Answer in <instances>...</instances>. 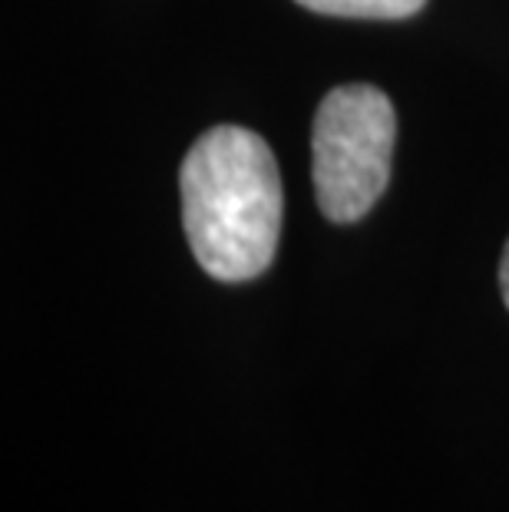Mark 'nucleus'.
<instances>
[{
  "label": "nucleus",
  "instance_id": "3",
  "mask_svg": "<svg viewBox=\"0 0 509 512\" xmlns=\"http://www.w3.org/2000/svg\"><path fill=\"white\" fill-rule=\"evenodd\" d=\"M305 10L351 20H404L424 10L427 0H295Z\"/></svg>",
  "mask_w": 509,
  "mask_h": 512
},
{
  "label": "nucleus",
  "instance_id": "2",
  "mask_svg": "<svg viewBox=\"0 0 509 512\" xmlns=\"http://www.w3.org/2000/svg\"><path fill=\"white\" fill-rule=\"evenodd\" d=\"M394 103L371 83H344L324 96L311 129V179L328 222L364 219L391 179Z\"/></svg>",
  "mask_w": 509,
  "mask_h": 512
},
{
  "label": "nucleus",
  "instance_id": "1",
  "mask_svg": "<svg viewBox=\"0 0 509 512\" xmlns=\"http://www.w3.org/2000/svg\"><path fill=\"white\" fill-rule=\"evenodd\" d=\"M182 225L215 281H252L272 265L281 232V176L272 149L245 126H212L182 159Z\"/></svg>",
  "mask_w": 509,
  "mask_h": 512
},
{
  "label": "nucleus",
  "instance_id": "4",
  "mask_svg": "<svg viewBox=\"0 0 509 512\" xmlns=\"http://www.w3.org/2000/svg\"><path fill=\"white\" fill-rule=\"evenodd\" d=\"M500 291H503V301L509 308V242L503 248V261H500Z\"/></svg>",
  "mask_w": 509,
  "mask_h": 512
}]
</instances>
